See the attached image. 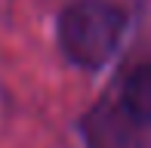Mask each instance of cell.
<instances>
[{
  "label": "cell",
  "instance_id": "1",
  "mask_svg": "<svg viewBox=\"0 0 151 148\" xmlns=\"http://www.w3.org/2000/svg\"><path fill=\"white\" fill-rule=\"evenodd\" d=\"M127 16L108 0H77L59 19V46L74 65L96 68L117 50Z\"/></svg>",
  "mask_w": 151,
  "mask_h": 148
},
{
  "label": "cell",
  "instance_id": "2",
  "mask_svg": "<svg viewBox=\"0 0 151 148\" xmlns=\"http://www.w3.org/2000/svg\"><path fill=\"white\" fill-rule=\"evenodd\" d=\"M136 124L123 102L102 105L86 117V142L90 148H136Z\"/></svg>",
  "mask_w": 151,
  "mask_h": 148
},
{
  "label": "cell",
  "instance_id": "3",
  "mask_svg": "<svg viewBox=\"0 0 151 148\" xmlns=\"http://www.w3.org/2000/svg\"><path fill=\"white\" fill-rule=\"evenodd\" d=\"M123 105L139 124H151V65H139L129 71L123 83Z\"/></svg>",
  "mask_w": 151,
  "mask_h": 148
}]
</instances>
